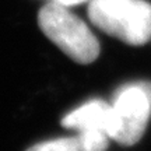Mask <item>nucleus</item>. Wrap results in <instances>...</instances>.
Masks as SVG:
<instances>
[{"mask_svg": "<svg viewBox=\"0 0 151 151\" xmlns=\"http://www.w3.org/2000/svg\"><path fill=\"white\" fill-rule=\"evenodd\" d=\"M150 116V104L140 87L136 83L122 87L112 104L109 139L122 146H133L143 137Z\"/></svg>", "mask_w": 151, "mask_h": 151, "instance_id": "nucleus-3", "label": "nucleus"}, {"mask_svg": "<svg viewBox=\"0 0 151 151\" xmlns=\"http://www.w3.org/2000/svg\"><path fill=\"white\" fill-rule=\"evenodd\" d=\"M136 84L144 91L147 99H148V104H150V111H151V83H136Z\"/></svg>", "mask_w": 151, "mask_h": 151, "instance_id": "nucleus-6", "label": "nucleus"}, {"mask_svg": "<svg viewBox=\"0 0 151 151\" xmlns=\"http://www.w3.org/2000/svg\"><path fill=\"white\" fill-rule=\"evenodd\" d=\"M112 116V105L102 99L88 101L80 108L71 111L62 119V124L76 132L99 130L108 134L109 123Z\"/></svg>", "mask_w": 151, "mask_h": 151, "instance_id": "nucleus-4", "label": "nucleus"}, {"mask_svg": "<svg viewBox=\"0 0 151 151\" xmlns=\"http://www.w3.org/2000/svg\"><path fill=\"white\" fill-rule=\"evenodd\" d=\"M90 21L102 32L129 45L151 39V4L146 0H90Z\"/></svg>", "mask_w": 151, "mask_h": 151, "instance_id": "nucleus-1", "label": "nucleus"}, {"mask_svg": "<svg viewBox=\"0 0 151 151\" xmlns=\"http://www.w3.org/2000/svg\"><path fill=\"white\" fill-rule=\"evenodd\" d=\"M38 22L42 32L74 62L88 65L98 58V39L86 22L66 6L56 1L43 6L38 14Z\"/></svg>", "mask_w": 151, "mask_h": 151, "instance_id": "nucleus-2", "label": "nucleus"}, {"mask_svg": "<svg viewBox=\"0 0 151 151\" xmlns=\"http://www.w3.org/2000/svg\"><path fill=\"white\" fill-rule=\"evenodd\" d=\"M109 136L99 130L77 132L74 137H62L42 141L25 151H104L108 147Z\"/></svg>", "mask_w": 151, "mask_h": 151, "instance_id": "nucleus-5", "label": "nucleus"}, {"mask_svg": "<svg viewBox=\"0 0 151 151\" xmlns=\"http://www.w3.org/2000/svg\"><path fill=\"white\" fill-rule=\"evenodd\" d=\"M59 4H63L66 7H70V6H76V4H81L84 1H88V0H53Z\"/></svg>", "mask_w": 151, "mask_h": 151, "instance_id": "nucleus-7", "label": "nucleus"}]
</instances>
